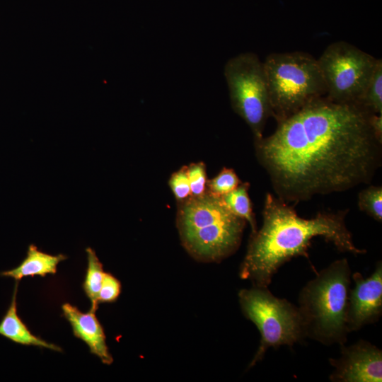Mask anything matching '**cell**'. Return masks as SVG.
Returning <instances> with one entry per match:
<instances>
[{
	"instance_id": "1",
	"label": "cell",
	"mask_w": 382,
	"mask_h": 382,
	"mask_svg": "<svg viewBox=\"0 0 382 382\" xmlns=\"http://www.w3.org/2000/svg\"><path fill=\"white\" fill-rule=\"evenodd\" d=\"M371 113L323 96L278 122L272 134L254 139L276 196L297 204L370 183L382 156Z\"/></svg>"
},
{
	"instance_id": "2",
	"label": "cell",
	"mask_w": 382,
	"mask_h": 382,
	"mask_svg": "<svg viewBox=\"0 0 382 382\" xmlns=\"http://www.w3.org/2000/svg\"><path fill=\"white\" fill-rule=\"evenodd\" d=\"M348 211L321 212L306 219L299 216L287 202L267 193L262 226L251 234L241 266V277L251 280L255 286L267 287L283 264L297 256L308 257L311 240L317 236L332 243L341 252L365 253V250L355 246L346 226Z\"/></svg>"
},
{
	"instance_id": "3",
	"label": "cell",
	"mask_w": 382,
	"mask_h": 382,
	"mask_svg": "<svg viewBox=\"0 0 382 382\" xmlns=\"http://www.w3.org/2000/svg\"><path fill=\"white\" fill-rule=\"evenodd\" d=\"M245 221L230 212L221 197L207 192L178 202L177 225L192 255L219 260L239 246Z\"/></svg>"
},
{
	"instance_id": "4",
	"label": "cell",
	"mask_w": 382,
	"mask_h": 382,
	"mask_svg": "<svg viewBox=\"0 0 382 382\" xmlns=\"http://www.w3.org/2000/svg\"><path fill=\"white\" fill-rule=\"evenodd\" d=\"M350 277V267L343 258L321 270L302 289L298 308L306 337L327 345L346 342Z\"/></svg>"
},
{
	"instance_id": "5",
	"label": "cell",
	"mask_w": 382,
	"mask_h": 382,
	"mask_svg": "<svg viewBox=\"0 0 382 382\" xmlns=\"http://www.w3.org/2000/svg\"><path fill=\"white\" fill-rule=\"evenodd\" d=\"M272 116L279 122L326 96L318 61L303 52L271 53L263 62Z\"/></svg>"
},
{
	"instance_id": "6",
	"label": "cell",
	"mask_w": 382,
	"mask_h": 382,
	"mask_svg": "<svg viewBox=\"0 0 382 382\" xmlns=\"http://www.w3.org/2000/svg\"><path fill=\"white\" fill-rule=\"evenodd\" d=\"M243 313L257 328L260 345L250 364L261 360L269 347H291L306 337L298 306L274 296L267 287L255 286L238 294Z\"/></svg>"
},
{
	"instance_id": "7",
	"label": "cell",
	"mask_w": 382,
	"mask_h": 382,
	"mask_svg": "<svg viewBox=\"0 0 382 382\" xmlns=\"http://www.w3.org/2000/svg\"><path fill=\"white\" fill-rule=\"evenodd\" d=\"M224 74L233 111L248 125L254 139L262 137L272 116L263 62L255 53H241L227 61Z\"/></svg>"
},
{
	"instance_id": "8",
	"label": "cell",
	"mask_w": 382,
	"mask_h": 382,
	"mask_svg": "<svg viewBox=\"0 0 382 382\" xmlns=\"http://www.w3.org/2000/svg\"><path fill=\"white\" fill-rule=\"evenodd\" d=\"M377 59L345 41L329 45L317 59L325 97L335 103L358 105Z\"/></svg>"
},
{
	"instance_id": "9",
	"label": "cell",
	"mask_w": 382,
	"mask_h": 382,
	"mask_svg": "<svg viewBox=\"0 0 382 382\" xmlns=\"http://www.w3.org/2000/svg\"><path fill=\"white\" fill-rule=\"evenodd\" d=\"M339 359H330L335 370L333 382H381L382 352L375 345L360 340L349 347L341 345Z\"/></svg>"
},
{
	"instance_id": "10",
	"label": "cell",
	"mask_w": 382,
	"mask_h": 382,
	"mask_svg": "<svg viewBox=\"0 0 382 382\" xmlns=\"http://www.w3.org/2000/svg\"><path fill=\"white\" fill-rule=\"evenodd\" d=\"M354 286L349 289L347 311V327L349 332L378 320L382 313V263L378 261L371 275L364 278L352 274Z\"/></svg>"
},
{
	"instance_id": "11",
	"label": "cell",
	"mask_w": 382,
	"mask_h": 382,
	"mask_svg": "<svg viewBox=\"0 0 382 382\" xmlns=\"http://www.w3.org/2000/svg\"><path fill=\"white\" fill-rule=\"evenodd\" d=\"M63 314L69 322L75 337L83 340L91 353L97 356L103 364H111L112 357L105 342L103 327L95 313H82L76 306L64 303L62 306Z\"/></svg>"
},
{
	"instance_id": "12",
	"label": "cell",
	"mask_w": 382,
	"mask_h": 382,
	"mask_svg": "<svg viewBox=\"0 0 382 382\" xmlns=\"http://www.w3.org/2000/svg\"><path fill=\"white\" fill-rule=\"evenodd\" d=\"M18 282H16L11 302L5 315L0 321V335L11 341L26 346H36L62 352V349L34 335L17 314L16 295Z\"/></svg>"
},
{
	"instance_id": "13",
	"label": "cell",
	"mask_w": 382,
	"mask_h": 382,
	"mask_svg": "<svg viewBox=\"0 0 382 382\" xmlns=\"http://www.w3.org/2000/svg\"><path fill=\"white\" fill-rule=\"evenodd\" d=\"M66 259V257L63 254L50 255L39 250L35 245L30 244L23 262L12 270L0 272V275L13 278L18 282L25 277L35 275L45 277L48 274H54L58 264Z\"/></svg>"
},
{
	"instance_id": "14",
	"label": "cell",
	"mask_w": 382,
	"mask_h": 382,
	"mask_svg": "<svg viewBox=\"0 0 382 382\" xmlns=\"http://www.w3.org/2000/svg\"><path fill=\"white\" fill-rule=\"evenodd\" d=\"M249 188V183H241L236 189L222 196L221 199L230 212L249 223L253 233L257 231V225L248 195Z\"/></svg>"
},
{
	"instance_id": "15",
	"label": "cell",
	"mask_w": 382,
	"mask_h": 382,
	"mask_svg": "<svg viewBox=\"0 0 382 382\" xmlns=\"http://www.w3.org/2000/svg\"><path fill=\"white\" fill-rule=\"evenodd\" d=\"M88 267L85 280L83 284V290L91 303L90 311L95 313L98 308V294L102 285L104 271L103 265L97 257L96 252L91 248L86 249Z\"/></svg>"
},
{
	"instance_id": "16",
	"label": "cell",
	"mask_w": 382,
	"mask_h": 382,
	"mask_svg": "<svg viewBox=\"0 0 382 382\" xmlns=\"http://www.w3.org/2000/svg\"><path fill=\"white\" fill-rule=\"evenodd\" d=\"M369 112L382 115V60L378 59L374 70L358 103Z\"/></svg>"
},
{
	"instance_id": "17",
	"label": "cell",
	"mask_w": 382,
	"mask_h": 382,
	"mask_svg": "<svg viewBox=\"0 0 382 382\" xmlns=\"http://www.w3.org/2000/svg\"><path fill=\"white\" fill-rule=\"evenodd\" d=\"M359 209L378 222L382 221V187L371 185L358 195Z\"/></svg>"
},
{
	"instance_id": "18",
	"label": "cell",
	"mask_w": 382,
	"mask_h": 382,
	"mask_svg": "<svg viewBox=\"0 0 382 382\" xmlns=\"http://www.w3.org/2000/svg\"><path fill=\"white\" fill-rule=\"evenodd\" d=\"M242 182L232 168H223L214 178L207 180L206 192L216 197L236 189Z\"/></svg>"
},
{
	"instance_id": "19",
	"label": "cell",
	"mask_w": 382,
	"mask_h": 382,
	"mask_svg": "<svg viewBox=\"0 0 382 382\" xmlns=\"http://www.w3.org/2000/svg\"><path fill=\"white\" fill-rule=\"evenodd\" d=\"M191 196L198 197L206 192L207 172L203 162L191 163L187 166Z\"/></svg>"
},
{
	"instance_id": "20",
	"label": "cell",
	"mask_w": 382,
	"mask_h": 382,
	"mask_svg": "<svg viewBox=\"0 0 382 382\" xmlns=\"http://www.w3.org/2000/svg\"><path fill=\"white\" fill-rule=\"evenodd\" d=\"M168 185L178 202L191 196L187 166H183L174 172L169 178Z\"/></svg>"
},
{
	"instance_id": "21",
	"label": "cell",
	"mask_w": 382,
	"mask_h": 382,
	"mask_svg": "<svg viewBox=\"0 0 382 382\" xmlns=\"http://www.w3.org/2000/svg\"><path fill=\"white\" fill-rule=\"evenodd\" d=\"M121 291L120 281L111 274L104 272L102 285L98 294V302L110 303L117 300Z\"/></svg>"
},
{
	"instance_id": "22",
	"label": "cell",
	"mask_w": 382,
	"mask_h": 382,
	"mask_svg": "<svg viewBox=\"0 0 382 382\" xmlns=\"http://www.w3.org/2000/svg\"><path fill=\"white\" fill-rule=\"evenodd\" d=\"M369 122L375 137L382 143V115L371 113Z\"/></svg>"
}]
</instances>
